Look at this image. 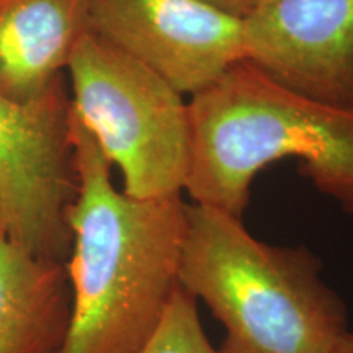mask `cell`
Segmentation results:
<instances>
[{
    "mask_svg": "<svg viewBox=\"0 0 353 353\" xmlns=\"http://www.w3.org/2000/svg\"><path fill=\"white\" fill-rule=\"evenodd\" d=\"M87 30L85 0H0V94L17 103L50 94Z\"/></svg>",
    "mask_w": 353,
    "mask_h": 353,
    "instance_id": "cell-8",
    "label": "cell"
},
{
    "mask_svg": "<svg viewBox=\"0 0 353 353\" xmlns=\"http://www.w3.org/2000/svg\"><path fill=\"white\" fill-rule=\"evenodd\" d=\"M139 353H218L206 337L193 294L176 285L157 329Z\"/></svg>",
    "mask_w": 353,
    "mask_h": 353,
    "instance_id": "cell-10",
    "label": "cell"
},
{
    "mask_svg": "<svg viewBox=\"0 0 353 353\" xmlns=\"http://www.w3.org/2000/svg\"><path fill=\"white\" fill-rule=\"evenodd\" d=\"M70 108L110 164L123 192L161 200L185 192L192 161L190 108L165 79L87 30L68 64Z\"/></svg>",
    "mask_w": 353,
    "mask_h": 353,
    "instance_id": "cell-4",
    "label": "cell"
},
{
    "mask_svg": "<svg viewBox=\"0 0 353 353\" xmlns=\"http://www.w3.org/2000/svg\"><path fill=\"white\" fill-rule=\"evenodd\" d=\"M69 317L65 263L34 257L0 232V353H59Z\"/></svg>",
    "mask_w": 353,
    "mask_h": 353,
    "instance_id": "cell-9",
    "label": "cell"
},
{
    "mask_svg": "<svg viewBox=\"0 0 353 353\" xmlns=\"http://www.w3.org/2000/svg\"><path fill=\"white\" fill-rule=\"evenodd\" d=\"M64 82L43 99L17 103L0 94L2 234L34 257L68 262V211L77 193Z\"/></svg>",
    "mask_w": 353,
    "mask_h": 353,
    "instance_id": "cell-5",
    "label": "cell"
},
{
    "mask_svg": "<svg viewBox=\"0 0 353 353\" xmlns=\"http://www.w3.org/2000/svg\"><path fill=\"white\" fill-rule=\"evenodd\" d=\"M0 232H2V214H0Z\"/></svg>",
    "mask_w": 353,
    "mask_h": 353,
    "instance_id": "cell-13",
    "label": "cell"
},
{
    "mask_svg": "<svg viewBox=\"0 0 353 353\" xmlns=\"http://www.w3.org/2000/svg\"><path fill=\"white\" fill-rule=\"evenodd\" d=\"M77 193L68 211L70 317L59 353H139L179 285L187 203L138 200L70 108Z\"/></svg>",
    "mask_w": 353,
    "mask_h": 353,
    "instance_id": "cell-1",
    "label": "cell"
},
{
    "mask_svg": "<svg viewBox=\"0 0 353 353\" xmlns=\"http://www.w3.org/2000/svg\"><path fill=\"white\" fill-rule=\"evenodd\" d=\"M92 33L195 95L245 59L242 19L208 0H85Z\"/></svg>",
    "mask_w": 353,
    "mask_h": 353,
    "instance_id": "cell-6",
    "label": "cell"
},
{
    "mask_svg": "<svg viewBox=\"0 0 353 353\" xmlns=\"http://www.w3.org/2000/svg\"><path fill=\"white\" fill-rule=\"evenodd\" d=\"M208 2L221 8V10L237 17V19H244L262 0H208Z\"/></svg>",
    "mask_w": 353,
    "mask_h": 353,
    "instance_id": "cell-11",
    "label": "cell"
},
{
    "mask_svg": "<svg viewBox=\"0 0 353 353\" xmlns=\"http://www.w3.org/2000/svg\"><path fill=\"white\" fill-rule=\"evenodd\" d=\"M193 203L242 218L260 170L298 159L299 170L353 218V108L307 99L247 61L192 95Z\"/></svg>",
    "mask_w": 353,
    "mask_h": 353,
    "instance_id": "cell-2",
    "label": "cell"
},
{
    "mask_svg": "<svg viewBox=\"0 0 353 353\" xmlns=\"http://www.w3.org/2000/svg\"><path fill=\"white\" fill-rule=\"evenodd\" d=\"M242 34L244 61L272 81L353 108V0H262Z\"/></svg>",
    "mask_w": 353,
    "mask_h": 353,
    "instance_id": "cell-7",
    "label": "cell"
},
{
    "mask_svg": "<svg viewBox=\"0 0 353 353\" xmlns=\"http://www.w3.org/2000/svg\"><path fill=\"white\" fill-rule=\"evenodd\" d=\"M330 353H353V332L348 330V332L343 335L341 341L337 342Z\"/></svg>",
    "mask_w": 353,
    "mask_h": 353,
    "instance_id": "cell-12",
    "label": "cell"
},
{
    "mask_svg": "<svg viewBox=\"0 0 353 353\" xmlns=\"http://www.w3.org/2000/svg\"><path fill=\"white\" fill-rule=\"evenodd\" d=\"M179 285L221 322L218 353H330L347 304L306 247L262 242L242 218L187 203Z\"/></svg>",
    "mask_w": 353,
    "mask_h": 353,
    "instance_id": "cell-3",
    "label": "cell"
}]
</instances>
